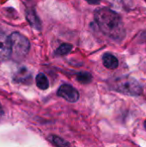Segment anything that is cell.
<instances>
[{
	"label": "cell",
	"mask_w": 146,
	"mask_h": 147,
	"mask_svg": "<svg viewBox=\"0 0 146 147\" xmlns=\"http://www.w3.org/2000/svg\"><path fill=\"white\" fill-rule=\"evenodd\" d=\"M36 80V84L38 86V88H40V90H46L49 87V82L47 78L43 74V73H39L35 78Z\"/></svg>",
	"instance_id": "8"
},
{
	"label": "cell",
	"mask_w": 146,
	"mask_h": 147,
	"mask_svg": "<svg viewBox=\"0 0 146 147\" xmlns=\"http://www.w3.org/2000/svg\"><path fill=\"white\" fill-rule=\"evenodd\" d=\"M26 18H27L28 23L31 25V27H33L34 29H36V30H40L41 29L40 21L39 17L37 16L34 9H28L26 11Z\"/></svg>",
	"instance_id": "6"
},
{
	"label": "cell",
	"mask_w": 146,
	"mask_h": 147,
	"mask_svg": "<svg viewBox=\"0 0 146 147\" xmlns=\"http://www.w3.org/2000/svg\"><path fill=\"white\" fill-rule=\"evenodd\" d=\"M50 140L56 147H70V144L67 141H65L59 136L52 135L50 137Z\"/></svg>",
	"instance_id": "11"
},
{
	"label": "cell",
	"mask_w": 146,
	"mask_h": 147,
	"mask_svg": "<svg viewBox=\"0 0 146 147\" xmlns=\"http://www.w3.org/2000/svg\"><path fill=\"white\" fill-rule=\"evenodd\" d=\"M113 86L117 91L128 96H139L142 93V87L139 82L129 77L117 78Z\"/></svg>",
	"instance_id": "2"
},
{
	"label": "cell",
	"mask_w": 146,
	"mask_h": 147,
	"mask_svg": "<svg viewBox=\"0 0 146 147\" xmlns=\"http://www.w3.org/2000/svg\"><path fill=\"white\" fill-rule=\"evenodd\" d=\"M71 50H72V45L68 44V43H64L58 47L55 53L59 56H64V55L68 54Z\"/></svg>",
	"instance_id": "10"
},
{
	"label": "cell",
	"mask_w": 146,
	"mask_h": 147,
	"mask_svg": "<svg viewBox=\"0 0 146 147\" xmlns=\"http://www.w3.org/2000/svg\"><path fill=\"white\" fill-rule=\"evenodd\" d=\"M86 2H88L89 4H98L100 3V0H85Z\"/></svg>",
	"instance_id": "12"
},
{
	"label": "cell",
	"mask_w": 146,
	"mask_h": 147,
	"mask_svg": "<svg viewBox=\"0 0 146 147\" xmlns=\"http://www.w3.org/2000/svg\"><path fill=\"white\" fill-rule=\"evenodd\" d=\"M12 53V45L10 38L0 33V61L8 59Z\"/></svg>",
	"instance_id": "5"
},
{
	"label": "cell",
	"mask_w": 146,
	"mask_h": 147,
	"mask_svg": "<svg viewBox=\"0 0 146 147\" xmlns=\"http://www.w3.org/2000/svg\"><path fill=\"white\" fill-rule=\"evenodd\" d=\"M102 62L106 68L111 70L116 69L119 65L118 59L111 53H105L102 57Z\"/></svg>",
	"instance_id": "7"
},
{
	"label": "cell",
	"mask_w": 146,
	"mask_h": 147,
	"mask_svg": "<svg viewBox=\"0 0 146 147\" xmlns=\"http://www.w3.org/2000/svg\"><path fill=\"white\" fill-rule=\"evenodd\" d=\"M77 80L83 84H88L91 82L92 80V76L89 72L87 71H83V72H79L77 75Z\"/></svg>",
	"instance_id": "9"
},
{
	"label": "cell",
	"mask_w": 146,
	"mask_h": 147,
	"mask_svg": "<svg viewBox=\"0 0 146 147\" xmlns=\"http://www.w3.org/2000/svg\"><path fill=\"white\" fill-rule=\"evenodd\" d=\"M58 96L70 102H76L79 99V92L69 84L61 85L58 90Z\"/></svg>",
	"instance_id": "4"
},
{
	"label": "cell",
	"mask_w": 146,
	"mask_h": 147,
	"mask_svg": "<svg viewBox=\"0 0 146 147\" xmlns=\"http://www.w3.org/2000/svg\"><path fill=\"white\" fill-rule=\"evenodd\" d=\"M145 129H146V121H145Z\"/></svg>",
	"instance_id": "14"
},
{
	"label": "cell",
	"mask_w": 146,
	"mask_h": 147,
	"mask_svg": "<svg viewBox=\"0 0 146 147\" xmlns=\"http://www.w3.org/2000/svg\"><path fill=\"white\" fill-rule=\"evenodd\" d=\"M95 20L102 32L109 38L120 40L125 36V28L120 16L109 8L98 9Z\"/></svg>",
	"instance_id": "1"
},
{
	"label": "cell",
	"mask_w": 146,
	"mask_h": 147,
	"mask_svg": "<svg viewBox=\"0 0 146 147\" xmlns=\"http://www.w3.org/2000/svg\"><path fill=\"white\" fill-rule=\"evenodd\" d=\"M12 45V52L17 56H25L30 47L29 40L22 34L14 32L9 36Z\"/></svg>",
	"instance_id": "3"
},
{
	"label": "cell",
	"mask_w": 146,
	"mask_h": 147,
	"mask_svg": "<svg viewBox=\"0 0 146 147\" xmlns=\"http://www.w3.org/2000/svg\"><path fill=\"white\" fill-rule=\"evenodd\" d=\"M3 109H2V106H1V104H0V118H1V116L3 115Z\"/></svg>",
	"instance_id": "13"
}]
</instances>
